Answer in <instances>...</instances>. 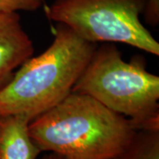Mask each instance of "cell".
<instances>
[{
  "label": "cell",
  "mask_w": 159,
  "mask_h": 159,
  "mask_svg": "<svg viewBox=\"0 0 159 159\" xmlns=\"http://www.w3.org/2000/svg\"><path fill=\"white\" fill-rule=\"evenodd\" d=\"M34 45L18 12L0 13V90L33 56Z\"/></svg>",
  "instance_id": "obj_5"
},
{
  "label": "cell",
  "mask_w": 159,
  "mask_h": 159,
  "mask_svg": "<svg viewBox=\"0 0 159 159\" xmlns=\"http://www.w3.org/2000/svg\"><path fill=\"white\" fill-rule=\"evenodd\" d=\"M148 0H54L47 18L68 27L80 38L122 43L156 56L159 43L141 21Z\"/></svg>",
  "instance_id": "obj_4"
},
{
  "label": "cell",
  "mask_w": 159,
  "mask_h": 159,
  "mask_svg": "<svg viewBox=\"0 0 159 159\" xmlns=\"http://www.w3.org/2000/svg\"><path fill=\"white\" fill-rule=\"evenodd\" d=\"M146 22L150 26H157L159 23V0H148L144 11Z\"/></svg>",
  "instance_id": "obj_9"
},
{
  "label": "cell",
  "mask_w": 159,
  "mask_h": 159,
  "mask_svg": "<svg viewBox=\"0 0 159 159\" xmlns=\"http://www.w3.org/2000/svg\"><path fill=\"white\" fill-rule=\"evenodd\" d=\"M72 92L125 116L136 131H159V77L142 57L126 62L117 47L97 46Z\"/></svg>",
  "instance_id": "obj_3"
},
{
  "label": "cell",
  "mask_w": 159,
  "mask_h": 159,
  "mask_svg": "<svg viewBox=\"0 0 159 159\" xmlns=\"http://www.w3.org/2000/svg\"><path fill=\"white\" fill-rule=\"evenodd\" d=\"M29 134L42 152L66 159H111L137 131L130 120L93 97L74 93L32 119Z\"/></svg>",
  "instance_id": "obj_1"
},
{
  "label": "cell",
  "mask_w": 159,
  "mask_h": 159,
  "mask_svg": "<svg viewBox=\"0 0 159 159\" xmlns=\"http://www.w3.org/2000/svg\"><path fill=\"white\" fill-rule=\"evenodd\" d=\"M111 159H159V131H137L129 145Z\"/></svg>",
  "instance_id": "obj_7"
},
{
  "label": "cell",
  "mask_w": 159,
  "mask_h": 159,
  "mask_svg": "<svg viewBox=\"0 0 159 159\" xmlns=\"http://www.w3.org/2000/svg\"><path fill=\"white\" fill-rule=\"evenodd\" d=\"M44 6V0H0V13L34 11Z\"/></svg>",
  "instance_id": "obj_8"
},
{
  "label": "cell",
  "mask_w": 159,
  "mask_h": 159,
  "mask_svg": "<svg viewBox=\"0 0 159 159\" xmlns=\"http://www.w3.org/2000/svg\"><path fill=\"white\" fill-rule=\"evenodd\" d=\"M41 159H66L58 156L57 154H53V153H46L43 157Z\"/></svg>",
  "instance_id": "obj_10"
},
{
  "label": "cell",
  "mask_w": 159,
  "mask_h": 159,
  "mask_svg": "<svg viewBox=\"0 0 159 159\" xmlns=\"http://www.w3.org/2000/svg\"><path fill=\"white\" fill-rule=\"evenodd\" d=\"M30 121L23 115L0 116V159H37L42 151L29 134Z\"/></svg>",
  "instance_id": "obj_6"
},
{
  "label": "cell",
  "mask_w": 159,
  "mask_h": 159,
  "mask_svg": "<svg viewBox=\"0 0 159 159\" xmlns=\"http://www.w3.org/2000/svg\"><path fill=\"white\" fill-rule=\"evenodd\" d=\"M97 47L57 23L51 45L27 59L0 90V116L32 120L56 106L72 93Z\"/></svg>",
  "instance_id": "obj_2"
}]
</instances>
